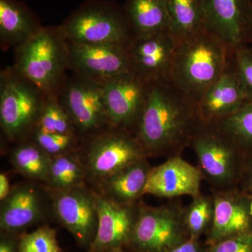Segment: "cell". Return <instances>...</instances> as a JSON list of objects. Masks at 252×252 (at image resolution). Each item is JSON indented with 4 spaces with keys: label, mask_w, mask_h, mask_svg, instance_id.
I'll return each instance as SVG.
<instances>
[{
    "label": "cell",
    "mask_w": 252,
    "mask_h": 252,
    "mask_svg": "<svg viewBox=\"0 0 252 252\" xmlns=\"http://www.w3.org/2000/svg\"><path fill=\"white\" fill-rule=\"evenodd\" d=\"M239 189L245 193H252V150L247 154Z\"/></svg>",
    "instance_id": "cell-33"
},
{
    "label": "cell",
    "mask_w": 252,
    "mask_h": 252,
    "mask_svg": "<svg viewBox=\"0 0 252 252\" xmlns=\"http://www.w3.org/2000/svg\"><path fill=\"white\" fill-rule=\"evenodd\" d=\"M248 100L231 59L224 72L207 88L196 105L202 124H215L238 111Z\"/></svg>",
    "instance_id": "cell-15"
},
{
    "label": "cell",
    "mask_w": 252,
    "mask_h": 252,
    "mask_svg": "<svg viewBox=\"0 0 252 252\" xmlns=\"http://www.w3.org/2000/svg\"><path fill=\"white\" fill-rule=\"evenodd\" d=\"M37 144H26L15 149L11 160L15 168L23 175L46 181L52 159Z\"/></svg>",
    "instance_id": "cell-24"
},
{
    "label": "cell",
    "mask_w": 252,
    "mask_h": 252,
    "mask_svg": "<svg viewBox=\"0 0 252 252\" xmlns=\"http://www.w3.org/2000/svg\"><path fill=\"white\" fill-rule=\"evenodd\" d=\"M36 123L37 127L44 130L72 134V119L64 107L54 98L44 101Z\"/></svg>",
    "instance_id": "cell-28"
},
{
    "label": "cell",
    "mask_w": 252,
    "mask_h": 252,
    "mask_svg": "<svg viewBox=\"0 0 252 252\" xmlns=\"http://www.w3.org/2000/svg\"><path fill=\"white\" fill-rule=\"evenodd\" d=\"M215 214V200L212 193H200L193 198L185 207V220L189 239L197 240L200 234L211 228Z\"/></svg>",
    "instance_id": "cell-27"
},
{
    "label": "cell",
    "mask_w": 252,
    "mask_h": 252,
    "mask_svg": "<svg viewBox=\"0 0 252 252\" xmlns=\"http://www.w3.org/2000/svg\"><path fill=\"white\" fill-rule=\"evenodd\" d=\"M245 43L252 44V2L248 10V21H247Z\"/></svg>",
    "instance_id": "cell-36"
},
{
    "label": "cell",
    "mask_w": 252,
    "mask_h": 252,
    "mask_svg": "<svg viewBox=\"0 0 252 252\" xmlns=\"http://www.w3.org/2000/svg\"><path fill=\"white\" fill-rule=\"evenodd\" d=\"M1 229L16 231L34 223L41 213L40 197L31 186H21L11 190L1 202Z\"/></svg>",
    "instance_id": "cell-19"
},
{
    "label": "cell",
    "mask_w": 252,
    "mask_h": 252,
    "mask_svg": "<svg viewBox=\"0 0 252 252\" xmlns=\"http://www.w3.org/2000/svg\"><path fill=\"white\" fill-rule=\"evenodd\" d=\"M170 31L177 42L206 31L203 0H165Z\"/></svg>",
    "instance_id": "cell-23"
},
{
    "label": "cell",
    "mask_w": 252,
    "mask_h": 252,
    "mask_svg": "<svg viewBox=\"0 0 252 252\" xmlns=\"http://www.w3.org/2000/svg\"><path fill=\"white\" fill-rule=\"evenodd\" d=\"M203 180L198 166H193L181 156L169 158L163 163L152 167L143 195L170 199L189 195L194 198L201 193Z\"/></svg>",
    "instance_id": "cell-13"
},
{
    "label": "cell",
    "mask_w": 252,
    "mask_h": 252,
    "mask_svg": "<svg viewBox=\"0 0 252 252\" xmlns=\"http://www.w3.org/2000/svg\"><path fill=\"white\" fill-rule=\"evenodd\" d=\"M54 206L60 220L79 241L86 243L96 233V198L91 194L79 188L59 191Z\"/></svg>",
    "instance_id": "cell-18"
},
{
    "label": "cell",
    "mask_w": 252,
    "mask_h": 252,
    "mask_svg": "<svg viewBox=\"0 0 252 252\" xmlns=\"http://www.w3.org/2000/svg\"><path fill=\"white\" fill-rule=\"evenodd\" d=\"M127 47L119 44L69 43V65L75 69L78 75L103 82L132 71Z\"/></svg>",
    "instance_id": "cell-9"
},
{
    "label": "cell",
    "mask_w": 252,
    "mask_h": 252,
    "mask_svg": "<svg viewBox=\"0 0 252 252\" xmlns=\"http://www.w3.org/2000/svg\"><path fill=\"white\" fill-rule=\"evenodd\" d=\"M11 191L9 178L6 175L1 173L0 175V200L1 202L9 196Z\"/></svg>",
    "instance_id": "cell-35"
},
{
    "label": "cell",
    "mask_w": 252,
    "mask_h": 252,
    "mask_svg": "<svg viewBox=\"0 0 252 252\" xmlns=\"http://www.w3.org/2000/svg\"><path fill=\"white\" fill-rule=\"evenodd\" d=\"M196 104L171 81L150 83L135 132L149 156H182L202 126Z\"/></svg>",
    "instance_id": "cell-1"
},
{
    "label": "cell",
    "mask_w": 252,
    "mask_h": 252,
    "mask_svg": "<svg viewBox=\"0 0 252 252\" xmlns=\"http://www.w3.org/2000/svg\"><path fill=\"white\" fill-rule=\"evenodd\" d=\"M185 207L178 201L159 207L140 205L131 241L147 252H167L189 239Z\"/></svg>",
    "instance_id": "cell-6"
},
{
    "label": "cell",
    "mask_w": 252,
    "mask_h": 252,
    "mask_svg": "<svg viewBox=\"0 0 252 252\" xmlns=\"http://www.w3.org/2000/svg\"><path fill=\"white\" fill-rule=\"evenodd\" d=\"M124 7L132 39L170 31L165 0H126Z\"/></svg>",
    "instance_id": "cell-21"
},
{
    "label": "cell",
    "mask_w": 252,
    "mask_h": 252,
    "mask_svg": "<svg viewBox=\"0 0 252 252\" xmlns=\"http://www.w3.org/2000/svg\"><path fill=\"white\" fill-rule=\"evenodd\" d=\"M63 102L74 125L84 132L108 122L102 82L78 75L66 84Z\"/></svg>",
    "instance_id": "cell-12"
},
{
    "label": "cell",
    "mask_w": 252,
    "mask_h": 252,
    "mask_svg": "<svg viewBox=\"0 0 252 252\" xmlns=\"http://www.w3.org/2000/svg\"><path fill=\"white\" fill-rule=\"evenodd\" d=\"M152 167L144 158L107 177L105 189L110 198L119 203H135L143 195Z\"/></svg>",
    "instance_id": "cell-22"
},
{
    "label": "cell",
    "mask_w": 252,
    "mask_h": 252,
    "mask_svg": "<svg viewBox=\"0 0 252 252\" xmlns=\"http://www.w3.org/2000/svg\"><path fill=\"white\" fill-rule=\"evenodd\" d=\"M64 39L61 28L41 27L18 46L15 72L41 92L52 94L69 65Z\"/></svg>",
    "instance_id": "cell-3"
},
{
    "label": "cell",
    "mask_w": 252,
    "mask_h": 252,
    "mask_svg": "<svg viewBox=\"0 0 252 252\" xmlns=\"http://www.w3.org/2000/svg\"><path fill=\"white\" fill-rule=\"evenodd\" d=\"M177 45L170 31L133 38L127 47L131 70L149 84L169 79Z\"/></svg>",
    "instance_id": "cell-10"
},
{
    "label": "cell",
    "mask_w": 252,
    "mask_h": 252,
    "mask_svg": "<svg viewBox=\"0 0 252 252\" xmlns=\"http://www.w3.org/2000/svg\"><path fill=\"white\" fill-rule=\"evenodd\" d=\"M215 125L219 126L245 153L252 150V99L229 117Z\"/></svg>",
    "instance_id": "cell-26"
},
{
    "label": "cell",
    "mask_w": 252,
    "mask_h": 252,
    "mask_svg": "<svg viewBox=\"0 0 252 252\" xmlns=\"http://www.w3.org/2000/svg\"><path fill=\"white\" fill-rule=\"evenodd\" d=\"M97 228L94 246L97 250L117 248L130 241L140 205L96 198Z\"/></svg>",
    "instance_id": "cell-16"
},
{
    "label": "cell",
    "mask_w": 252,
    "mask_h": 252,
    "mask_svg": "<svg viewBox=\"0 0 252 252\" xmlns=\"http://www.w3.org/2000/svg\"><path fill=\"white\" fill-rule=\"evenodd\" d=\"M250 199H251V207H252V193L250 194Z\"/></svg>",
    "instance_id": "cell-38"
},
{
    "label": "cell",
    "mask_w": 252,
    "mask_h": 252,
    "mask_svg": "<svg viewBox=\"0 0 252 252\" xmlns=\"http://www.w3.org/2000/svg\"><path fill=\"white\" fill-rule=\"evenodd\" d=\"M215 214L209 238L212 245L220 240L252 230L251 199L240 189L211 191Z\"/></svg>",
    "instance_id": "cell-14"
},
{
    "label": "cell",
    "mask_w": 252,
    "mask_h": 252,
    "mask_svg": "<svg viewBox=\"0 0 252 252\" xmlns=\"http://www.w3.org/2000/svg\"><path fill=\"white\" fill-rule=\"evenodd\" d=\"M190 147L211 191L239 189L247 154L215 124H202Z\"/></svg>",
    "instance_id": "cell-4"
},
{
    "label": "cell",
    "mask_w": 252,
    "mask_h": 252,
    "mask_svg": "<svg viewBox=\"0 0 252 252\" xmlns=\"http://www.w3.org/2000/svg\"><path fill=\"white\" fill-rule=\"evenodd\" d=\"M41 93L15 71L3 73L0 88V123L8 137L21 135L36 122L44 102Z\"/></svg>",
    "instance_id": "cell-7"
},
{
    "label": "cell",
    "mask_w": 252,
    "mask_h": 252,
    "mask_svg": "<svg viewBox=\"0 0 252 252\" xmlns=\"http://www.w3.org/2000/svg\"><path fill=\"white\" fill-rule=\"evenodd\" d=\"M84 172L81 162L72 155L59 154L51 159L46 181L59 191L79 188Z\"/></svg>",
    "instance_id": "cell-25"
},
{
    "label": "cell",
    "mask_w": 252,
    "mask_h": 252,
    "mask_svg": "<svg viewBox=\"0 0 252 252\" xmlns=\"http://www.w3.org/2000/svg\"><path fill=\"white\" fill-rule=\"evenodd\" d=\"M206 252H252V230L220 240Z\"/></svg>",
    "instance_id": "cell-32"
},
{
    "label": "cell",
    "mask_w": 252,
    "mask_h": 252,
    "mask_svg": "<svg viewBox=\"0 0 252 252\" xmlns=\"http://www.w3.org/2000/svg\"><path fill=\"white\" fill-rule=\"evenodd\" d=\"M36 144L49 155H59L72 146V134L49 132L36 127L34 132Z\"/></svg>",
    "instance_id": "cell-31"
},
{
    "label": "cell",
    "mask_w": 252,
    "mask_h": 252,
    "mask_svg": "<svg viewBox=\"0 0 252 252\" xmlns=\"http://www.w3.org/2000/svg\"><path fill=\"white\" fill-rule=\"evenodd\" d=\"M115 252V251H114V252Z\"/></svg>",
    "instance_id": "cell-39"
},
{
    "label": "cell",
    "mask_w": 252,
    "mask_h": 252,
    "mask_svg": "<svg viewBox=\"0 0 252 252\" xmlns=\"http://www.w3.org/2000/svg\"><path fill=\"white\" fill-rule=\"evenodd\" d=\"M233 48L206 30L177 43L169 80L195 104L231 62Z\"/></svg>",
    "instance_id": "cell-2"
},
{
    "label": "cell",
    "mask_w": 252,
    "mask_h": 252,
    "mask_svg": "<svg viewBox=\"0 0 252 252\" xmlns=\"http://www.w3.org/2000/svg\"><path fill=\"white\" fill-rule=\"evenodd\" d=\"M232 64L249 99H252V48L247 43L233 48Z\"/></svg>",
    "instance_id": "cell-30"
},
{
    "label": "cell",
    "mask_w": 252,
    "mask_h": 252,
    "mask_svg": "<svg viewBox=\"0 0 252 252\" xmlns=\"http://www.w3.org/2000/svg\"><path fill=\"white\" fill-rule=\"evenodd\" d=\"M40 28L26 4L17 0H0V37L4 44L18 47Z\"/></svg>",
    "instance_id": "cell-20"
},
{
    "label": "cell",
    "mask_w": 252,
    "mask_h": 252,
    "mask_svg": "<svg viewBox=\"0 0 252 252\" xmlns=\"http://www.w3.org/2000/svg\"><path fill=\"white\" fill-rule=\"evenodd\" d=\"M147 157L135 135L120 130L102 136L91 144L88 164L93 175L105 180Z\"/></svg>",
    "instance_id": "cell-11"
},
{
    "label": "cell",
    "mask_w": 252,
    "mask_h": 252,
    "mask_svg": "<svg viewBox=\"0 0 252 252\" xmlns=\"http://www.w3.org/2000/svg\"><path fill=\"white\" fill-rule=\"evenodd\" d=\"M108 122L135 135L150 84L135 72L124 73L102 82Z\"/></svg>",
    "instance_id": "cell-8"
},
{
    "label": "cell",
    "mask_w": 252,
    "mask_h": 252,
    "mask_svg": "<svg viewBox=\"0 0 252 252\" xmlns=\"http://www.w3.org/2000/svg\"><path fill=\"white\" fill-rule=\"evenodd\" d=\"M18 252H62L55 230L41 227L21 239Z\"/></svg>",
    "instance_id": "cell-29"
},
{
    "label": "cell",
    "mask_w": 252,
    "mask_h": 252,
    "mask_svg": "<svg viewBox=\"0 0 252 252\" xmlns=\"http://www.w3.org/2000/svg\"><path fill=\"white\" fill-rule=\"evenodd\" d=\"M69 43L119 44L132 40L124 6L105 0H91L81 5L60 26Z\"/></svg>",
    "instance_id": "cell-5"
},
{
    "label": "cell",
    "mask_w": 252,
    "mask_h": 252,
    "mask_svg": "<svg viewBox=\"0 0 252 252\" xmlns=\"http://www.w3.org/2000/svg\"><path fill=\"white\" fill-rule=\"evenodd\" d=\"M0 252H15L12 244L6 240H1L0 244Z\"/></svg>",
    "instance_id": "cell-37"
},
{
    "label": "cell",
    "mask_w": 252,
    "mask_h": 252,
    "mask_svg": "<svg viewBox=\"0 0 252 252\" xmlns=\"http://www.w3.org/2000/svg\"><path fill=\"white\" fill-rule=\"evenodd\" d=\"M207 30L230 47L245 43L252 0H203Z\"/></svg>",
    "instance_id": "cell-17"
},
{
    "label": "cell",
    "mask_w": 252,
    "mask_h": 252,
    "mask_svg": "<svg viewBox=\"0 0 252 252\" xmlns=\"http://www.w3.org/2000/svg\"><path fill=\"white\" fill-rule=\"evenodd\" d=\"M167 252H204L197 240L189 239L185 243L180 244Z\"/></svg>",
    "instance_id": "cell-34"
}]
</instances>
